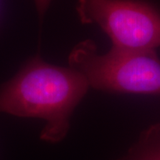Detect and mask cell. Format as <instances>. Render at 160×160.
<instances>
[{
	"label": "cell",
	"mask_w": 160,
	"mask_h": 160,
	"mask_svg": "<svg viewBox=\"0 0 160 160\" xmlns=\"http://www.w3.org/2000/svg\"><path fill=\"white\" fill-rule=\"evenodd\" d=\"M88 88L76 69L52 65L36 56L0 88V113L43 118L46 124L40 139L60 142L67 136L71 114Z\"/></svg>",
	"instance_id": "6da1fadb"
},
{
	"label": "cell",
	"mask_w": 160,
	"mask_h": 160,
	"mask_svg": "<svg viewBox=\"0 0 160 160\" xmlns=\"http://www.w3.org/2000/svg\"><path fill=\"white\" fill-rule=\"evenodd\" d=\"M69 67L84 76L89 87L128 93L160 94V60L156 51L111 48L100 54L93 41L80 42L69 55Z\"/></svg>",
	"instance_id": "7a4b0ae2"
},
{
	"label": "cell",
	"mask_w": 160,
	"mask_h": 160,
	"mask_svg": "<svg viewBox=\"0 0 160 160\" xmlns=\"http://www.w3.org/2000/svg\"><path fill=\"white\" fill-rule=\"evenodd\" d=\"M83 24L106 33L112 47L123 51H156L160 47V9L147 0H78Z\"/></svg>",
	"instance_id": "3957f363"
},
{
	"label": "cell",
	"mask_w": 160,
	"mask_h": 160,
	"mask_svg": "<svg viewBox=\"0 0 160 160\" xmlns=\"http://www.w3.org/2000/svg\"><path fill=\"white\" fill-rule=\"evenodd\" d=\"M118 160H160V127L147 132L139 144Z\"/></svg>",
	"instance_id": "277c9868"
},
{
	"label": "cell",
	"mask_w": 160,
	"mask_h": 160,
	"mask_svg": "<svg viewBox=\"0 0 160 160\" xmlns=\"http://www.w3.org/2000/svg\"><path fill=\"white\" fill-rule=\"evenodd\" d=\"M36 8L38 13V17H39L40 22H42L44 16L46 14V11L48 9V7L51 4L52 0H34Z\"/></svg>",
	"instance_id": "5b68a950"
}]
</instances>
